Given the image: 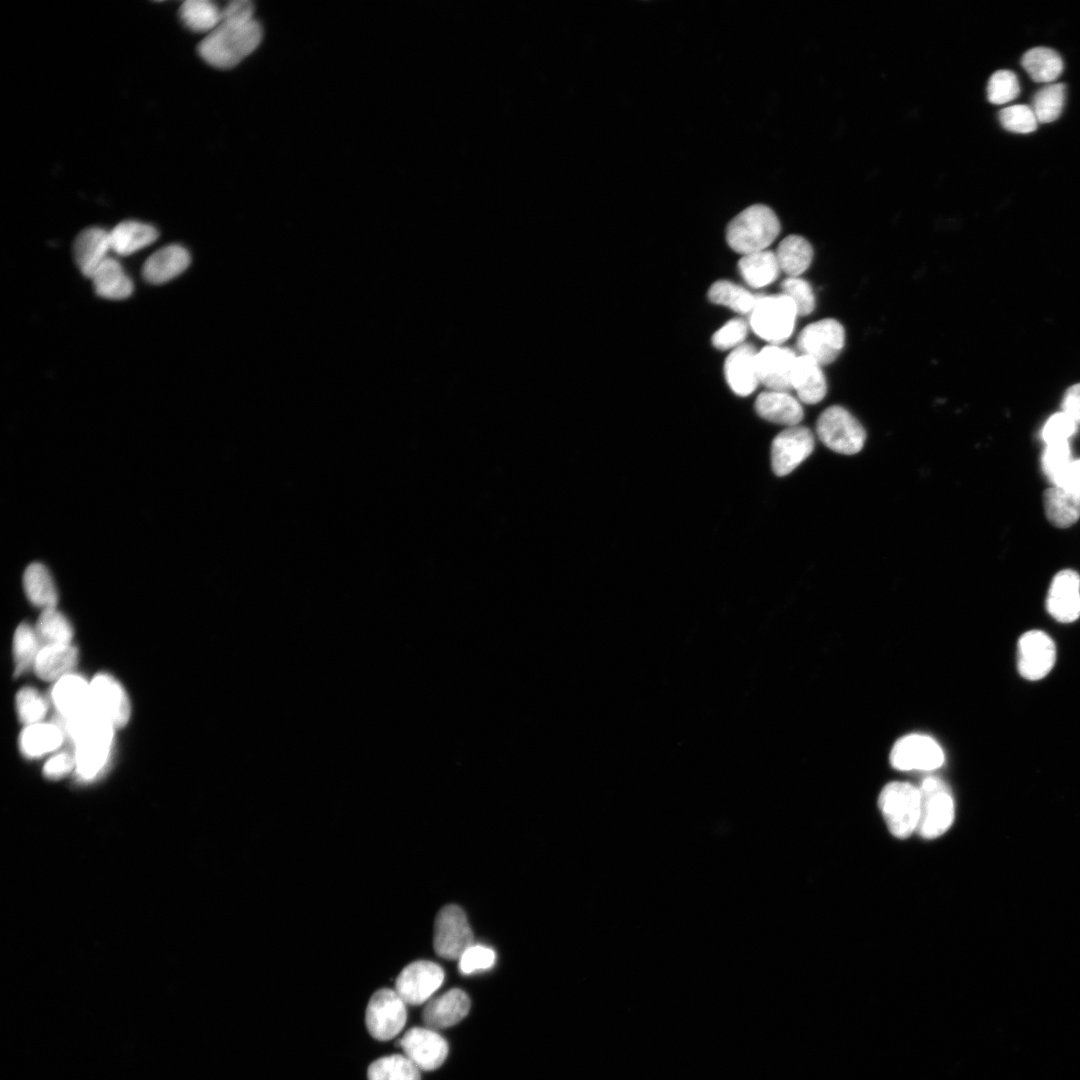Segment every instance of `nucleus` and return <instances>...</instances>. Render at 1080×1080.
Returning a JSON list of instances; mask_svg holds the SVG:
<instances>
[{
  "label": "nucleus",
  "instance_id": "4be33fe9",
  "mask_svg": "<svg viewBox=\"0 0 1080 1080\" xmlns=\"http://www.w3.org/2000/svg\"><path fill=\"white\" fill-rule=\"evenodd\" d=\"M89 695L90 682L73 673L57 680L51 692L59 717L65 720L75 718L90 709Z\"/></svg>",
  "mask_w": 1080,
  "mask_h": 1080
},
{
  "label": "nucleus",
  "instance_id": "f03ea898",
  "mask_svg": "<svg viewBox=\"0 0 1080 1080\" xmlns=\"http://www.w3.org/2000/svg\"><path fill=\"white\" fill-rule=\"evenodd\" d=\"M262 29L256 20L222 19L220 24L198 45L203 60L217 68H231L251 54L259 45Z\"/></svg>",
  "mask_w": 1080,
  "mask_h": 1080
},
{
  "label": "nucleus",
  "instance_id": "2f4dec72",
  "mask_svg": "<svg viewBox=\"0 0 1080 1080\" xmlns=\"http://www.w3.org/2000/svg\"><path fill=\"white\" fill-rule=\"evenodd\" d=\"M23 587L28 600L36 607H56L58 594L48 569L41 563L34 562L27 566L23 574Z\"/></svg>",
  "mask_w": 1080,
  "mask_h": 1080
},
{
  "label": "nucleus",
  "instance_id": "f3484780",
  "mask_svg": "<svg viewBox=\"0 0 1080 1080\" xmlns=\"http://www.w3.org/2000/svg\"><path fill=\"white\" fill-rule=\"evenodd\" d=\"M796 357L792 349L782 345L763 347L756 356L759 383L767 390H792L791 378Z\"/></svg>",
  "mask_w": 1080,
  "mask_h": 1080
},
{
  "label": "nucleus",
  "instance_id": "1a4fd4ad",
  "mask_svg": "<svg viewBox=\"0 0 1080 1080\" xmlns=\"http://www.w3.org/2000/svg\"><path fill=\"white\" fill-rule=\"evenodd\" d=\"M433 944L438 956L450 960L459 959L473 945V933L459 906L447 905L438 912Z\"/></svg>",
  "mask_w": 1080,
  "mask_h": 1080
},
{
  "label": "nucleus",
  "instance_id": "2eb2a0df",
  "mask_svg": "<svg viewBox=\"0 0 1080 1080\" xmlns=\"http://www.w3.org/2000/svg\"><path fill=\"white\" fill-rule=\"evenodd\" d=\"M814 436L804 426L787 427L772 441L771 466L777 476H785L806 460L814 449Z\"/></svg>",
  "mask_w": 1080,
  "mask_h": 1080
},
{
  "label": "nucleus",
  "instance_id": "8fccbe9b",
  "mask_svg": "<svg viewBox=\"0 0 1080 1080\" xmlns=\"http://www.w3.org/2000/svg\"><path fill=\"white\" fill-rule=\"evenodd\" d=\"M75 766L74 754L59 752L46 761L43 766V774L49 779H59L70 773Z\"/></svg>",
  "mask_w": 1080,
  "mask_h": 1080
},
{
  "label": "nucleus",
  "instance_id": "58836bf2",
  "mask_svg": "<svg viewBox=\"0 0 1080 1080\" xmlns=\"http://www.w3.org/2000/svg\"><path fill=\"white\" fill-rule=\"evenodd\" d=\"M40 643L35 628L27 623H22L17 627L14 633L12 646L16 675H19L31 666H34L36 657L41 649Z\"/></svg>",
  "mask_w": 1080,
  "mask_h": 1080
},
{
  "label": "nucleus",
  "instance_id": "dca6fc26",
  "mask_svg": "<svg viewBox=\"0 0 1080 1080\" xmlns=\"http://www.w3.org/2000/svg\"><path fill=\"white\" fill-rule=\"evenodd\" d=\"M399 1046L420 1070L439 1068L447 1058L448 1044L437 1030L429 1027H413L400 1039Z\"/></svg>",
  "mask_w": 1080,
  "mask_h": 1080
},
{
  "label": "nucleus",
  "instance_id": "de8ad7c7",
  "mask_svg": "<svg viewBox=\"0 0 1080 1080\" xmlns=\"http://www.w3.org/2000/svg\"><path fill=\"white\" fill-rule=\"evenodd\" d=\"M1072 461L1068 442L1047 445L1042 455V468L1049 480L1054 483Z\"/></svg>",
  "mask_w": 1080,
  "mask_h": 1080
},
{
  "label": "nucleus",
  "instance_id": "c03bdc74",
  "mask_svg": "<svg viewBox=\"0 0 1080 1080\" xmlns=\"http://www.w3.org/2000/svg\"><path fill=\"white\" fill-rule=\"evenodd\" d=\"M1001 125L1014 133H1031L1037 128L1038 121L1030 106L1017 104L1002 109L999 113Z\"/></svg>",
  "mask_w": 1080,
  "mask_h": 1080
},
{
  "label": "nucleus",
  "instance_id": "3c124183",
  "mask_svg": "<svg viewBox=\"0 0 1080 1080\" xmlns=\"http://www.w3.org/2000/svg\"><path fill=\"white\" fill-rule=\"evenodd\" d=\"M1053 484L1066 491L1080 494V459L1072 460Z\"/></svg>",
  "mask_w": 1080,
  "mask_h": 1080
},
{
  "label": "nucleus",
  "instance_id": "79ce46f5",
  "mask_svg": "<svg viewBox=\"0 0 1080 1080\" xmlns=\"http://www.w3.org/2000/svg\"><path fill=\"white\" fill-rule=\"evenodd\" d=\"M1020 92L1017 76L1010 70H998L987 84V98L993 104H1005L1014 100Z\"/></svg>",
  "mask_w": 1080,
  "mask_h": 1080
},
{
  "label": "nucleus",
  "instance_id": "f257e3e1",
  "mask_svg": "<svg viewBox=\"0 0 1080 1080\" xmlns=\"http://www.w3.org/2000/svg\"><path fill=\"white\" fill-rule=\"evenodd\" d=\"M57 722L73 744L77 777L86 782L95 779L109 762L115 727L91 709Z\"/></svg>",
  "mask_w": 1080,
  "mask_h": 1080
},
{
  "label": "nucleus",
  "instance_id": "bb28decb",
  "mask_svg": "<svg viewBox=\"0 0 1080 1080\" xmlns=\"http://www.w3.org/2000/svg\"><path fill=\"white\" fill-rule=\"evenodd\" d=\"M78 661V650L72 644L42 646L34 663L37 676L46 681L59 680L72 673Z\"/></svg>",
  "mask_w": 1080,
  "mask_h": 1080
},
{
  "label": "nucleus",
  "instance_id": "0eeeda50",
  "mask_svg": "<svg viewBox=\"0 0 1080 1080\" xmlns=\"http://www.w3.org/2000/svg\"><path fill=\"white\" fill-rule=\"evenodd\" d=\"M919 791L921 812L916 831L925 839L937 838L944 834L953 822V798L946 785L935 777L924 779Z\"/></svg>",
  "mask_w": 1080,
  "mask_h": 1080
},
{
  "label": "nucleus",
  "instance_id": "a878e982",
  "mask_svg": "<svg viewBox=\"0 0 1080 1080\" xmlns=\"http://www.w3.org/2000/svg\"><path fill=\"white\" fill-rule=\"evenodd\" d=\"M63 728L57 722L25 726L19 736V748L27 758H39L56 751L65 740Z\"/></svg>",
  "mask_w": 1080,
  "mask_h": 1080
},
{
  "label": "nucleus",
  "instance_id": "9b49d317",
  "mask_svg": "<svg viewBox=\"0 0 1080 1080\" xmlns=\"http://www.w3.org/2000/svg\"><path fill=\"white\" fill-rule=\"evenodd\" d=\"M889 759L891 765L898 770L929 771L943 764L944 753L933 738L922 734H910L895 742Z\"/></svg>",
  "mask_w": 1080,
  "mask_h": 1080
},
{
  "label": "nucleus",
  "instance_id": "aec40b11",
  "mask_svg": "<svg viewBox=\"0 0 1080 1080\" xmlns=\"http://www.w3.org/2000/svg\"><path fill=\"white\" fill-rule=\"evenodd\" d=\"M754 346L744 343L733 349L724 363V375L729 387L739 396H748L759 383Z\"/></svg>",
  "mask_w": 1080,
  "mask_h": 1080
},
{
  "label": "nucleus",
  "instance_id": "20e7f679",
  "mask_svg": "<svg viewBox=\"0 0 1080 1080\" xmlns=\"http://www.w3.org/2000/svg\"><path fill=\"white\" fill-rule=\"evenodd\" d=\"M878 803L885 823L895 837L908 838L917 830L921 812L919 788L908 782H890L881 790Z\"/></svg>",
  "mask_w": 1080,
  "mask_h": 1080
},
{
  "label": "nucleus",
  "instance_id": "c9c22d12",
  "mask_svg": "<svg viewBox=\"0 0 1080 1080\" xmlns=\"http://www.w3.org/2000/svg\"><path fill=\"white\" fill-rule=\"evenodd\" d=\"M420 1069L405 1055L392 1054L373 1061L368 1080H421Z\"/></svg>",
  "mask_w": 1080,
  "mask_h": 1080
},
{
  "label": "nucleus",
  "instance_id": "ddd939ff",
  "mask_svg": "<svg viewBox=\"0 0 1080 1080\" xmlns=\"http://www.w3.org/2000/svg\"><path fill=\"white\" fill-rule=\"evenodd\" d=\"M1056 647L1051 637L1041 630H1030L1018 641L1017 666L1027 680H1040L1053 668Z\"/></svg>",
  "mask_w": 1080,
  "mask_h": 1080
},
{
  "label": "nucleus",
  "instance_id": "a19ab883",
  "mask_svg": "<svg viewBox=\"0 0 1080 1080\" xmlns=\"http://www.w3.org/2000/svg\"><path fill=\"white\" fill-rule=\"evenodd\" d=\"M16 710L19 720L29 726L43 721L48 703L36 689L24 687L17 693Z\"/></svg>",
  "mask_w": 1080,
  "mask_h": 1080
},
{
  "label": "nucleus",
  "instance_id": "c756f323",
  "mask_svg": "<svg viewBox=\"0 0 1080 1080\" xmlns=\"http://www.w3.org/2000/svg\"><path fill=\"white\" fill-rule=\"evenodd\" d=\"M1044 510L1056 527L1067 528L1080 518V494L1053 486L1043 494Z\"/></svg>",
  "mask_w": 1080,
  "mask_h": 1080
},
{
  "label": "nucleus",
  "instance_id": "6ab92c4d",
  "mask_svg": "<svg viewBox=\"0 0 1080 1080\" xmlns=\"http://www.w3.org/2000/svg\"><path fill=\"white\" fill-rule=\"evenodd\" d=\"M470 1006L466 992L453 988L427 1002L422 1011V1021L431 1029H445L462 1021L469 1013Z\"/></svg>",
  "mask_w": 1080,
  "mask_h": 1080
},
{
  "label": "nucleus",
  "instance_id": "c85d7f7f",
  "mask_svg": "<svg viewBox=\"0 0 1080 1080\" xmlns=\"http://www.w3.org/2000/svg\"><path fill=\"white\" fill-rule=\"evenodd\" d=\"M91 280L97 295L111 300L128 298L134 288L121 264L111 257H107L100 264Z\"/></svg>",
  "mask_w": 1080,
  "mask_h": 1080
},
{
  "label": "nucleus",
  "instance_id": "ea45409f",
  "mask_svg": "<svg viewBox=\"0 0 1080 1080\" xmlns=\"http://www.w3.org/2000/svg\"><path fill=\"white\" fill-rule=\"evenodd\" d=\"M1065 102V86L1052 83L1036 92L1030 106L1038 123L1056 120L1062 113Z\"/></svg>",
  "mask_w": 1080,
  "mask_h": 1080
},
{
  "label": "nucleus",
  "instance_id": "423d86ee",
  "mask_svg": "<svg viewBox=\"0 0 1080 1080\" xmlns=\"http://www.w3.org/2000/svg\"><path fill=\"white\" fill-rule=\"evenodd\" d=\"M816 432L829 449L845 455L858 453L866 439L861 423L840 405L830 406L819 415Z\"/></svg>",
  "mask_w": 1080,
  "mask_h": 1080
},
{
  "label": "nucleus",
  "instance_id": "603ef678",
  "mask_svg": "<svg viewBox=\"0 0 1080 1080\" xmlns=\"http://www.w3.org/2000/svg\"><path fill=\"white\" fill-rule=\"evenodd\" d=\"M254 6L248 0H235L222 9V19L235 21L253 20Z\"/></svg>",
  "mask_w": 1080,
  "mask_h": 1080
},
{
  "label": "nucleus",
  "instance_id": "49530a36",
  "mask_svg": "<svg viewBox=\"0 0 1080 1080\" xmlns=\"http://www.w3.org/2000/svg\"><path fill=\"white\" fill-rule=\"evenodd\" d=\"M495 959V952L491 948L473 944L458 959L459 970L465 975L485 971L494 966Z\"/></svg>",
  "mask_w": 1080,
  "mask_h": 1080
},
{
  "label": "nucleus",
  "instance_id": "cd10ccee",
  "mask_svg": "<svg viewBox=\"0 0 1080 1080\" xmlns=\"http://www.w3.org/2000/svg\"><path fill=\"white\" fill-rule=\"evenodd\" d=\"M158 230L152 225L127 220L109 231L110 247L118 255L128 256L149 246L158 238Z\"/></svg>",
  "mask_w": 1080,
  "mask_h": 1080
},
{
  "label": "nucleus",
  "instance_id": "e433bc0d",
  "mask_svg": "<svg viewBox=\"0 0 1080 1080\" xmlns=\"http://www.w3.org/2000/svg\"><path fill=\"white\" fill-rule=\"evenodd\" d=\"M758 297L728 280H718L708 290V298L711 302L726 306L741 314H750Z\"/></svg>",
  "mask_w": 1080,
  "mask_h": 1080
},
{
  "label": "nucleus",
  "instance_id": "393cba45",
  "mask_svg": "<svg viewBox=\"0 0 1080 1080\" xmlns=\"http://www.w3.org/2000/svg\"><path fill=\"white\" fill-rule=\"evenodd\" d=\"M791 384L798 400L806 404L819 403L827 392L822 366L814 359L801 354L796 357Z\"/></svg>",
  "mask_w": 1080,
  "mask_h": 1080
},
{
  "label": "nucleus",
  "instance_id": "39448f33",
  "mask_svg": "<svg viewBox=\"0 0 1080 1080\" xmlns=\"http://www.w3.org/2000/svg\"><path fill=\"white\" fill-rule=\"evenodd\" d=\"M797 309L785 294L759 296L749 314V326L763 340L781 345L793 333Z\"/></svg>",
  "mask_w": 1080,
  "mask_h": 1080
},
{
  "label": "nucleus",
  "instance_id": "864d4df0",
  "mask_svg": "<svg viewBox=\"0 0 1080 1080\" xmlns=\"http://www.w3.org/2000/svg\"><path fill=\"white\" fill-rule=\"evenodd\" d=\"M1063 412L1076 423L1080 422V383L1067 390L1063 400Z\"/></svg>",
  "mask_w": 1080,
  "mask_h": 1080
},
{
  "label": "nucleus",
  "instance_id": "f8f14e48",
  "mask_svg": "<svg viewBox=\"0 0 1080 1080\" xmlns=\"http://www.w3.org/2000/svg\"><path fill=\"white\" fill-rule=\"evenodd\" d=\"M90 709L115 728L124 726L130 718V702L121 684L106 673L90 681Z\"/></svg>",
  "mask_w": 1080,
  "mask_h": 1080
},
{
  "label": "nucleus",
  "instance_id": "9d476101",
  "mask_svg": "<svg viewBox=\"0 0 1080 1080\" xmlns=\"http://www.w3.org/2000/svg\"><path fill=\"white\" fill-rule=\"evenodd\" d=\"M845 344V329L833 318H825L805 326L797 338L801 355L808 356L821 366L835 361Z\"/></svg>",
  "mask_w": 1080,
  "mask_h": 1080
},
{
  "label": "nucleus",
  "instance_id": "09e8293b",
  "mask_svg": "<svg viewBox=\"0 0 1080 1080\" xmlns=\"http://www.w3.org/2000/svg\"><path fill=\"white\" fill-rule=\"evenodd\" d=\"M1077 424L1064 412L1052 415L1042 429V438L1047 445L1068 442L1076 432Z\"/></svg>",
  "mask_w": 1080,
  "mask_h": 1080
},
{
  "label": "nucleus",
  "instance_id": "a18cd8bd",
  "mask_svg": "<svg viewBox=\"0 0 1080 1080\" xmlns=\"http://www.w3.org/2000/svg\"><path fill=\"white\" fill-rule=\"evenodd\" d=\"M748 333V323L741 318L726 322L712 336V344L718 350H733L744 344Z\"/></svg>",
  "mask_w": 1080,
  "mask_h": 1080
},
{
  "label": "nucleus",
  "instance_id": "4468645a",
  "mask_svg": "<svg viewBox=\"0 0 1080 1080\" xmlns=\"http://www.w3.org/2000/svg\"><path fill=\"white\" fill-rule=\"evenodd\" d=\"M444 980V971L437 963L419 960L407 965L398 975L395 991L406 1004L420 1005L428 1001Z\"/></svg>",
  "mask_w": 1080,
  "mask_h": 1080
},
{
  "label": "nucleus",
  "instance_id": "5701e85b",
  "mask_svg": "<svg viewBox=\"0 0 1080 1080\" xmlns=\"http://www.w3.org/2000/svg\"><path fill=\"white\" fill-rule=\"evenodd\" d=\"M111 249L109 232L100 227L82 230L73 242V257L81 273L92 278L100 264L107 258Z\"/></svg>",
  "mask_w": 1080,
  "mask_h": 1080
},
{
  "label": "nucleus",
  "instance_id": "7c9ffc66",
  "mask_svg": "<svg viewBox=\"0 0 1080 1080\" xmlns=\"http://www.w3.org/2000/svg\"><path fill=\"white\" fill-rule=\"evenodd\" d=\"M738 269L745 282L753 288L771 284L781 272L776 254L769 250L743 255Z\"/></svg>",
  "mask_w": 1080,
  "mask_h": 1080
},
{
  "label": "nucleus",
  "instance_id": "37998d69",
  "mask_svg": "<svg viewBox=\"0 0 1080 1080\" xmlns=\"http://www.w3.org/2000/svg\"><path fill=\"white\" fill-rule=\"evenodd\" d=\"M781 293L794 303L798 316H806L815 308V295L811 285L800 277H787L781 283Z\"/></svg>",
  "mask_w": 1080,
  "mask_h": 1080
},
{
  "label": "nucleus",
  "instance_id": "a211bd4d",
  "mask_svg": "<svg viewBox=\"0 0 1080 1080\" xmlns=\"http://www.w3.org/2000/svg\"><path fill=\"white\" fill-rule=\"evenodd\" d=\"M1049 614L1061 623H1071L1080 617V576L1066 569L1057 573L1047 596Z\"/></svg>",
  "mask_w": 1080,
  "mask_h": 1080
},
{
  "label": "nucleus",
  "instance_id": "412c9836",
  "mask_svg": "<svg viewBox=\"0 0 1080 1080\" xmlns=\"http://www.w3.org/2000/svg\"><path fill=\"white\" fill-rule=\"evenodd\" d=\"M191 262L190 253L178 244L164 246L143 264L142 277L153 285L166 283L183 273Z\"/></svg>",
  "mask_w": 1080,
  "mask_h": 1080
},
{
  "label": "nucleus",
  "instance_id": "f704fd0d",
  "mask_svg": "<svg viewBox=\"0 0 1080 1080\" xmlns=\"http://www.w3.org/2000/svg\"><path fill=\"white\" fill-rule=\"evenodd\" d=\"M182 22L195 32L213 31L222 20V9L208 0H187L179 9Z\"/></svg>",
  "mask_w": 1080,
  "mask_h": 1080
},
{
  "label": "nucleus",
  "instance_id": "4c0bfd02",
  "mask_svg": "<svg viewBox=\"0 0 1080 1080\" xmlns=\"http://www.w3.org/2000/svg\"><path fill=\"white\" fill-rule=\"evenodd\" d=\"M35 630L43 646L71 644L73 637L70 622L56 607L42 610Z\"/></svg>",
  "mask_w": 1080,
  "mask_h": 1080
},
{
  "label": "nucleus",
  "instance_id": "6e6552de",
  "mask_svg": "<svg viewBox=\"0 0 1080 1080\" xmlns=\"http://www.w3.org/2000/svg\"><path fill=\"white\" fill-rule=\"evenodd\" d=\"M406 1021V1003L395 990L382 988L374 992L365 1012V1025L374 1039H393L402 1031Z\"/></svg>",
  "mask_w": 1080,
  "mask_h": 1080
},
{
  "label": "nucleus",
  "instance_id": "72a5a7b5",
  "mask_svg": "<svg viewBox=\"0 0 1080 1080\" xmlns=\"http://www.w3.org/2000/svg\"><path fill=\"white\" fill-rule=\"evenodd\" d=\"M1023 68L1036 82L1048 83L1056 80L1063 71L1060 55L1047 47H1035L1028 50L1021 60Z\"/></svg>",
  "mask_w": 1080,
  "mask_h": 1080
},
{
  "label": "nucleus",
  "instance_id": "7ed1b4c3",
  "mask_svg": "<svg viewBox=\"0 0 1080 1080\" xmlns=\"http://www.w3.org/2000/svg\"><path fill=\"white\" fill-rule=\"evenodd\" d=\"M780 221L775 212L763 204L745 208L726 229V240L735 252L743 255L767 250L779 235Z\"/></svg>",
  "mask_w": 1080,
  "mask_h": 1080
},
{
  "label": "nucleus",
  "instance_id": "b1692460",
  "mask_svg": "<svg viewBox=\"0 0 1080 1080\" xmlns=\"http://www.w3.org/2000/svg\"><path fill=\"white\" fill-rule=\"evenodd\" d=\"M755 410L761 418L788 427L798 425L804 416L799 400L785 391L760 393L755 400Z\"/></svg>",
  "mask_w": 1080,
  "mask_h": 1080
},
{
  "label": "nucleus",
  "instance_id": "473e14b6",
  "mask_svg": "<svg viewBox=\"0 0 1080 1080\" xmlns=\"http://www.w3.org/2000/svg\"><path fill=\"white\" fill-rule=\"evenodd\" d=\"M780 270L787 277H799L808 269L813 259V247L800 235H789L778 245L775 252Z\"/></svg>",
  "mask_w": 1080,
  "mask_h": 1080
}]
</instances>
